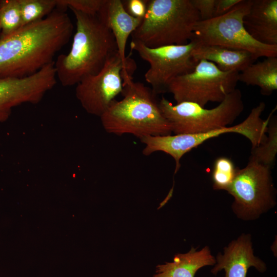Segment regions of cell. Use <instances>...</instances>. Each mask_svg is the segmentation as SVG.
<instances>
[{
    "instance_id": "cell-4",
    "label": "cell",
    "mask_w": 277,
    "mask_h": 277,
    "mask_svg": "<svg viewBox=\"0 0 277 277\" xmlns=\"http://www.w3.org/2000/svg\"><path fill=\"white\" fill-rule=\"evenodd\" d=\"M199 21L191 0H148L145 15L132 39L150 48L186 44Z\"/></svg>"
},
{
    "instance_id": "cell-9",
    "label": "cell",
    "mask_w": 277,
    "mask_h": 277,
    "mask_svg": "<svg viewBox=\"0 0 277 277\" xmlns=\"http://www.w3.org/2000/svg\"><path fill=\"white\" fill-rule=\"evenodd\" d=\"M271 167L250 161L238 168L227 191L234 198L232 209L245 220H253L275 204Z\"/></svg>"
},
{
    "instance_id": "cell-7",
    "label": "cell",
    "mask_w": 277,
    "mask_h": 277,
    "mask_svg": "<svg viewBox=\"0 0 277 277\" xmlns=\"http://www.w3.org/2000/svg\"><path fill=\"white\" fill-rule=\"evenodd\" d=\"M252 0H241L226 13L195 24L191 39L201 44L222 46L246 51L257 59L277 56V46L262 44L246 30L243 18Z\"/></svg>"
},
{
    "instance_id": "cell-22",
    "label": "cell",
    "mask_w": 277,
    "mask_h": 277,
    "mask_svg": "<svg viewBox=\"0 0 277 277\" xmlns=\"http://www.w3.org/2000/svg\"><path fill=\"white\" fill-rule=\"evenodd\" d=\"M238 169L231 159L225 156L216 158L214 162L211 175L213 188L227 191L232 183Z\"/></svg>"
},
{
    "instance_id": "cell-24",
    "label": "cell",
    "mask_w": 277,
    "mask_h": 277,
    "mask_svg": "<svg viewBox=\"0 0 277 277\" xmlns=\"http://www.w3.org/2000/svg\"><path fill=\"white\" fill-rule=\"evenodd\" d=\"M199 12L200 21H206L214 17L215 0H191Z\"/></svg>"
},
{
    "instance_id": "cell-11",
    "label": "cell",
    "mask_w": 277,
    "mask_h": 277,
    "mask_svg": "<svg viewBox=\"0 0 277 277\" xmlns=\"http://www.w3.org/2000/svg\"><path fill=\"white\" fill-rule=\"evenodd\" d=\"M135 68V64L125 66L118 53H115L100 72L84 78L76 85L77 99L87 113L100 117L123 91L122 72L133 74Z\"/></svg>"
},
{
    "instance_id": "cell-17",
    "label": "cell",
    "mask_w": 277,
    "mask_h": 277,
    "mask_svg": "<svg viewBox=\"0 0 277 277\" xmlns=\"http://www.w3.org/2000/svg\"><path fill=\"white\" fill-rule=\"evenodd\" d=\"M215 260L208 246L199 251L192 247L187 253L175 255L173 262L157 265L153 277H194L199 269L214 265Z\"/></svg>"
},
{
    "instance_id": "cell-8",
    "label": "cell",
    "mask_w": 277,
    "mask_h": 277,
    "mask_svg": "<svg viewBox=\"0 0 277 277\" xmlns=\"http://www.w3.org/2000/svg\"><path fill=\"white\" fill-rule=\"evenodd\" d=\"M239 72L223 71L213 63L201 60L193 70L179 76L169 84L176 103H195L202 107L209 102L221 103L236 88Z\"/></svg>"
},
{
    "instance_id": "cell-12",
    "label": "cell",
    "mask_w": 277,
    "mask_h": 277,
    "mask_svg": "<svg viewBox=\"0 0 277 277\" xmlns=\"http://www.w3.org/2000/svg\"><path fill=\"white\" fill-rule=\"evenodd\" d=\"M56 84L54 62L27 77H0V122L7 120L17 106L39 103Z\"/></svg>"
},
{
    "instance_id": "cell-25",
    "label": "cell",
    "mask_w": 277,
    "mask_h": 277,
    "mask_svg": "<svg viewBox=\"0 0 277 277\" xmlns=\"http://www.w3.org/2000/svg\"><path fill=\"white\" fill-rule=\"evenodd\" d=\"M126 12L131 16L143 18L146 12L148 0L122 1Z\"/></svg>"
},
{
    "instance_id": "cell-2",
    "label": "cell",
    "mask_w": 277,
    "mask_h": 277,
    "mask_svg": "<svg viewBox=\"0 0 277 277\" xmlns=\"http://www.w3.org/2000/svg\"><path fill=\"white\" fill-rule=\"evenodd\" d=\"M71 10L76 20L71 49L54 61L56 78L65 87L76 85L84 78L97 74L117 53L112 32L97 15Z\"/></svg>"
},
{
    "instance_id": "cell-18",
    "label": "cell",
    "mask_w": 277,
    "mask_h": 277,
    "mask_svg": "<svg viewBox=\"0 0 277 277\" xmlns=\"http://www.w3.org/2000/svg\"><path fill=\"white\" fill-rule=\"evenodd\" d=\"M239 81L258 86L261 94L270 95L277 90V56L253 63L239 72Z\"/></svg>"
},
{
    "instance_id": "cell-23",
    "label": "cell",
    "mask_w": 277,
    "mask_h": 277,
    "mask_svg": "<svg viewBox=\"0 0 277 277\" xmlns=\"http://www.w3.org/2000/svg\"><path fill=\"white\" fill-rule=\"evenodd\" d=\"M105 0H56V8L66 10L67 8L83 13L97 15Z\"/></svg>"
},
{
    "instance_id": "cell-3",
    "label": "cell",
    "mask_w": 277,
    "mask_h": 277,
    "mask_svg": "<svg viewBox=\"0 0 277 277\" xmlns=\"http://www.w3.org/2000/svg\"><path fill=\"white\" fill-rule=\"evenodd\" d=\"M132 75L122 74L123 98L115 100L100 117L104 129L117 135L130 134L141 139L147 136L172 134L171 126L163 116L156 94Z\"/></svg>"
},
{
    "instance_id": "cell-16",
    "label": "cell",
    "mask_w": 277,
    "mask_h": 277,
    "mask_svg": "<svg viewBox=\"0 0 277 277\" xmlns=\"http://www.w3.org/2000/svg\"><path fill=\"white\" fill-rule=\"evenodd\" d=\"M193 59L198 62L206 60L213 63L223 71L240 72L257 58L249 52L222 46L196 43L192 51Z\"/></svg>"
},
{
    "instance_id": "cell-21",
    "label": "cell",
    "mask_w": 277,
    "mask_h": 277,
    "mask_svg": "<svg viewBox=\"0 0 277 277\" xmlns=\"http://www.w3.org/2000/svg\"><path fill=\"white\" fill-rule=\"evenodd\" d=\"M23 26L41 21L57 6L56 0H18Z\"/></svg>"
},
{
    "instance_id": "cell-14",
    "label": "cell",
    "mask_w": 277,
    "mask_h": 277,
    "mask_svg": "<svg viewBox=\"0 0 277 277\" xmlns=\"http://www.w3.org/2000/svg\"><path fill=\"white\" fill-rule=\"evenodd\" d=\"M97 16L112 32L123 64L125 66L135 64L126 56V48L129 36L138 28L143 18L129 15L121 0H105Z\"/></svg>"
},
{
    "instance_id": "cell-13",
    "label": "cell",
    "mask_w": 277,
    "mask_h": 277,
    "mask_svg": "<svg viewBox=\"0 0 277 277\" xmlns=\"http://www.w3.org/2000/svg\"><path fill=\"white\" fill-rule=\"evenodd\" d=\"M215 265L211 272L216 275L224 269L225 277H246L248 269L254 267L263 272L266 269L265 264L254 256L250 234H242L224 248V253H219Z\"/></svg>"
},
{
    "instance_id": "cell-26",
    "label": "cell",
    "mask_w": 277,
    "mask_h": 277,
    "mask_svg": "<svg viewBox=\"0 0 277 277\" xmlns=\"http://www.w3.org/2000/svg\"><path fill=\"white\" fill-rule=\"evenodd\" d=\"M241 1V0H215L214 17L221 16L226 13Z\"/></svg>"
},
{
    "instance_id": "cell-10",
    "label": "cell",
    "mask_w": 277,
    "mask_h": 277,
    "mask_svg": "<svg viewBox=\"0 0 277 277\" xmlns=\"http://www.w3.org/2000/svg\"><path fill=\"white\" fill-rule=\"evenodd\" d=\"M196 42L191 39L183 45L150 48L131 39L132 50L149 65L144 75L145 81L156 95L167 92L171 82L177 77L191 72L197 63L192 56Z\"/></svg>"
},
{
    "instance_id": "cell-20",
    "label": "cell",
    "mask_w": 277,
    "mask_h": 277,
    "mask_svg": "<svg viewBox=\"0 0 277 277\" xmlns=\"http://www.w3.org/2000/svg\"><path fill=\"white\" fill-rule=\"evenodd\" d=\"M23 27L18 0H2L0 6V38Z\"/></svg>"
},
{
    "instance_id": "cell-15",
    "label": "cell",
    "mask_w": 277,
    "mask_h": 277,
    "mask_svg": "<svg viewBox=\"0 0 277 277\" xmlns=\"http://www.w3.org/2000/svg\"><path fill=\"white\" fill-rule=\"evenodd\" d=\"M243 23L256 41L277 46V0H252Z\"/></svg>"
},
{
    "instance_id": "cell-5",
    "label": "cell",
    "mask_w": 277,
    "mask_h": 277,
    "mask_svg": "<svg viewBox=\"0 0 277 277\" xmlns=\"http://www.w3.org/2000/svg\"><path fill=\"white\" fill-rule=\"evenodd\" d=\"M265 107L264 102H260L252 109L248 116L243 122L233 126H227L199 133L144 137L140 139L145 145L142 153L148 156L154 152L161 151L170 155L174 160V173H176L180 168V160L184 154L208 140L224 133H236L241 134L250 141L252 148H255L266 139L269 121L275 111L273 109L267 120H263L261 115Z\"/></svg>"
},
{
    "instance_id": "cell-19",
    "label": "cell",
    "mask_w": 277,
    "mask_h": 277,
    "mask_svg": "<svg viewBox=\"0 0 277 277\" xmlns=\"http://www.w3.org/2000/svg\"><path fill=\"white\" fill-rule=\"evenodd\" d=\"M266 139L258 146L252 148L249 160L272 167L277 153V118L271 115L268 123Z\"/></svg>"
},
{
    "instance_id": "cell-6",
    "label": "cell",
    "mask_w": 277,
    "mask_h": 277,
    "mask_svg": "<svg viewBox=\"0 0 277 277\" xmlns=\"http://www.w3.org/2000/svg\"><path fill=\"white\" fill-rule=\"evenodd\" d=\"M159 104L173 134L199 133L227 127L240 116L244 108L242 94L238 89L211 109L189 102L173 104L164 97Z\"/></svg>"
},
{
    "instance_id": "cell-27",
    "label": "cell",
    "mask_w": 277,
    "mask_h": 277,
    "mask_svg": "<svg viewBox=\"0 0 277 277\" xmlns=\"http://www.w3.org/2000/svg\"><path fill=\"white\" fill-rule=\"evenodd\" d=\"M2 0H0V6H1V3H2Z\"/></svg>"
},
{
    "instance_id": "cell-1",
    "label": "cell",
    "mask_w": 277,
    "mask_h": 277,
    "mask_svg": "<svg viewBox=\"0 0 277 277\" xmlns=\"http://www.w3.org/2000/svg\"><path fill=\"white\" fill-rule=\"evenodd\" d=\"M73 30L65 10L56 8L43 19L0 38V77H27L54 62Z\"/></svg>"
}]
</instances>
